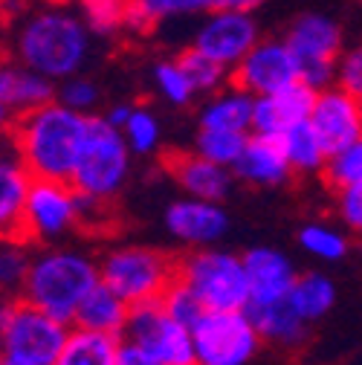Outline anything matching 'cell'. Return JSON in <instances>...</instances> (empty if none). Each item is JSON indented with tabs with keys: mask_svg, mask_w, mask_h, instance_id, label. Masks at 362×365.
<instances>
[{
	"mask_svg": "<svg viewBox=\"0 0 362 365\" xmlns=\"http://www.w3.org/2000/svg\"><path fill=\"white\" fill-rule=\"evenodd\" d=\"M6 56L26 70L61 84L81 76L93 56V35L73 6H32L9 26Z\"/></svg>",
	"mask_w": 362,
	"mask_h": 365,
	"instance_id": "6da1fadb",
	"label": "cell"
},
{
	"mask_svg": "<svg viewBox=\"0 0 362 365\" xmlns=\"http://www.w3.org/2000/svg\"><path fill=\"white\" fill-rule=\"evenodd\" d=\"M90 119L93 116L73 113L58 102L32 110L21 116L9 130L12 157L24 165L32 180L70 182Z\"/></svg>",
	"mask_w": 362,
	"mask_h": 365,
	"instance_id": "7a4b0ae2",
	"label": "cell"
},
{
	"mask_svg": "<svg viewBox=\"0 0 362 365\" xmlns=\"http://www.w3.org/2000/svg\"><path fill=\"white\" fill-rule=\"evenodd\" d=\"M99 284V258L73 244H58L47 250H35L21 302L73 328L78 307Z\"/></svg>",
	"mask_w": 362,
	"mask_h": 365,
	"instance_id": "3957f363",
	"label": "cell"
},
{
	"mask_svg": "<svg viewBox=\"0 0 362 365\" xmlns=\"http://www.w3.org/2000/svg\"><path fill=\"white\" fill-rule=\"evenodd\" d=\"M102 284L128 307L154 304L177 282V258L148 244H116L99 258Z\"/></svg>",
	"mask_w": 362,
	"mask_h": 365,
	"instance_id": "277c9868",
	"label": "cell"
},
{
	"mask_svg": "<svg viewBox=\"0 0 362 365\" xmlns=\"http://www.w3.org/2000/svg\"><path fill=\"white\" fill-rule=\"evenodd\" d=\"M177 282L206 313H235L249 307L244 255L232 250H192L177 258Z\"/></svg>",
	"mask_w": 362,
	"mask_h": 365,
	"instance_id": "5b68a950",
	"label": "cell"
},
{
	"mask_svg": "<svg viewBox=\"0 0 362 365\" xmlns=\"http://www.w3.org/2000/svg\"><path fill=\"white\" fill-rule=\"evenodd\" d=\"M130 168H133V154L125 143L122 130L110 128L102 116H93L76 171L70 177V186L87 200L110 206L128 186Z\"/></svg>",
	"mask_w": 362,
	"mask_h": 365,
	"instance_id": "8992f818",
	"label": "cell"
},
{
	"mask_svg": "<svg viewBox=\"0 0 362 365\" xmlns=\"http://www.w3.org/2000/svg\"><path fill=\"white\" fill-rule=\"evenodd\" d=\"M81 200L70 182L32 180L21 212L18 235L35 247L47 250L64 244L70 235L81 232Z\"/></svg>",
	"mask_w": 362,
	"mask_h": 365,
	"instance_id": "52a82bcc",
	"label": "cell"
},
{
	"mask_svg": "<svg viewBox=\"0 0 362 365\" xmlns=\"http://www.w3.org/2000/svg\"><path fill=\"white\" fill-rule=\"evenodd\" d=\"M255 9L258 4L252 0H217V6L200 18L192 47L232 73L261 41Z\"/></svg>",
	"mask_w": 362,
	"mask_h": 365,
	"instance_id": "ba28073f",
	"label": "cell"
},
{
	"mask_svg": "<svg viewBox=\"0 0 362 365\" xmlns=\"http://www.w3.org/2000/svg\"><path fill=\"white\" fill-rule=\"evenodd\" d=\"M70 336V325L56 322L26 302H12L4 339H0V362L4 365H56Z\"/></svg>",
	"mask_w": 362,
	"mask_h": 365,
	"instance_id": "9c48e42d",
	"label": "cell"
},
{
	"mask_svg": "<svg viewBox=\"0 0 362 365\" xmlns=\"http://www.w3.org/2000/svg\"><path fill=\"white\" fill-rule=\"evenodd\" d=\"M195 365H252L264 339L247 310L206 313L192 328Z\"/></svg>",
	"mask_w": 362,
	"mask_h": 365,
	"instance_id": "30bf717a",
	"label": "cell"
},
{
	"mask_svg": "<svg viewBox=\"0 0 362 365\" xmlns=\"http://www.w3.org/2000/svg\"><path fill=\"white\" fill-rule=\"evenodd\" d=\"M122 339L143 345L160 365H195L192 328L174 322L160 302L130 307Z\"/></svg>",
	"mask_w": 362,
	"mask_h": 365,
	"instance_id": "8fae6325",
	"label": "cell"
},
{
	"mask_svg": "<svg viewBox=\"0 0 362 365\" xmlns=\"http://www.w3.org/2000/svg\"><path fill=\"white\" fill-rule=\"evenodd\" d=\"M299 58L284 43V38H261L255 50L232 70V84L252 99H264L299 84Z\"/></svg>",
	"mask_w": 362,
	"mask_h": 365,
	"instance_id": "7c38bea8",
	"label": "cell"
},
{
	"mask_svg": "<svg viewBox=\"0 0 362 365\" xmlns=\"http://www.w3.org/2000/svg\"><path fill=\"white\" fill-rule=\"evenodd\" d=\"M165 232L192 250H212L229 232V215L220 203H203L192 197H177L162 212Z\"/></svg>",
	"mask_w": 362,
	"mask_h": 365,
	"instance_id": "4fadbf2b",
	"label": "cell"
},
{
	"mask_svg": "<svg viewBox=\"0 0 362 365\" xmlns=\"http://www.w3.org/2000/svg\"><path fill=\"white\" fill-rule=\"evenodd\" d=\"M284 43L299 58V67L307 64H336L345 53V29L339 18L328 12H301L290 21Z\"/></svg>",
	"mask_w": 362,
	"mask_h": 365,
	"instance_id": "5bb4252c",
	"label": "cell"
},
{
	"mask_svg": "<svg viewBox=\"0 0 362 365\" xmlns=\"http://www.w3.org/2000/svg\"><path fill=\"white\" fill-rule=\"evenodd\" d=\"M310 128L322 140L328 157H333L348 145H353L356 140H362V102L348 96L339 87L316 93V105L310 110Z\"/></svg>",
	"mask_w": 362,
	"mask_h": 365,
	"instance_id": "9a60e30c",
	"label": "cell"
},
{
	"mask_svg": "<svg viewBox=\"0 0 362 365\" xmlns=\"http://www.w3.org/2000/svg\"><path fill=\"white\" fill-rule=\"evenodd\" d=\"M244 269L249 287V307L287 302L299 279L293 258L276 247H249L244 252Z\"/></svg>",
	"mask_w": 362,
	"mask_h": 365,
	"instance_id": "2e32d148",
	"label": "cell"
},
{
	"mask_svg": "<svg viewBox=\"0 0 362 365\" xmlns=\"http://www.w3.org/2000/svg\"><path fill=\"white\" fill-rule=\"evenodd\" d=\"M316 105V93L310 87H304L301 81L279 90L273 96L255 99V110H252V136H264V140H281V136L307 122L310 110Z\"/></svg>",
	"mask_w": 362,
	"mask_h": 365,
	"instance_id": "e0dca14e",
	"label": "cell"
},
{
	"mask_svg": "<svg viewBox=\"0 0 362 365\" xmlns=\"http://www.w3.org/2000/svg\"><path fill=\"white\" fill-rule=\"evenodd\" d=\"M168 174L177 182V189L183 192V197L203 200V203H220L232 195L235 189V174L229 168H220L195 151L186 154H171L168 160Z\"/></svg>",
	"mask_w": 362,
	"mask_h": 365,
	"instance_id": "ac0fdd59",
	"label": "cell"
},
{
	"mask_svg": "<svg viewBox=\"0 0 362 365\" xmlns=\"http://www.w3.org/2000/svg\"><path fill=\"white\" fill-rule=\"evenodd\" d=\"M58 84H53L50 78H43L32 70H26L24 64H18L12 56H0V99H4L12 113L21 119L32 110H41L56 102Z\"/></svg>",
	"mask_w": 362,
	"mask_h": 365,
	"instance_id": "d6986e66",
	"label": "cell"
},
{
	"mask_svg": "<svg viewBox=\"0 0 362 365\" xmlns=\"http://www.w3.org/2000/svg\"><path fill=\"white\" fill-rule=\"evenodd\" d=\"M235 180L244 186L255 189H279L293 180V168L276 140H264V136H249V143L241 154V160L232 168Z\"/></svg>",
	"mask_w": 362,
	"mask_h": 365,
	"instance_id": "ffe728a7",
	"label": "cell"
},
{
	"mask_svg": "<svg viewBox=\"0 0 362 365\" xmlns=\"http://www.w3.org/2000/svg\"><path fill=\"white\" fill-rule=\"evenodd\" d=\"M252 110L255 99L235 84H229L220 93L203 99L197 110V130H229L252 136Z\"/></svg>",
	"mask_w": 362,
	"mask_h": 365,
	"instance_id": "44dd1931",
	"label": "cell"
},
{
	"mask_svg": "<svg viewBox=\"0 0 362 365\" xmlns=\"http://www.w3.org/2000/svg\"><path fill=\"white\" fill-rule=\"evenodd\" d=\"M128 316H130V307L113 290H108L105 284H99L93 293L84 299V304L78 307L73 328L122 339L125 336V328H128Z\"/></svg>",
	"mask_w": 362,
	"mask_h": 365,
	"instance_id": "7402d4cb",
	"label": "cell"
},
{
	"mask_svg": "<svg viewBox=\"0 0 362 365\" xmlns=\"http://www.w3.org/2000/svg\"><path fill=\"white\" fill-rule=\"evenodd\" d=\"M217 6V0H133L128 4V32L145 35L165 21L206 18Z\"/></svg>",
	"mask_w": 362,
	"mask_h": 365,
	"instance_id": "603a6c76",
	"label": "cell"
},
{
	"mask_svg": "<svg viewBox=\"0 0 362 365\" xmlns=\"http://www.w3.org/2000/svg\"><path fill=\"white\" fill-rule=\"evenodd\" d=\"M247 316L258 328L261 339L269 342V345H279V348L301 345L307 339V331H310V325L301 322L287 302L267 304V307H247Z\"/></svg>",
	"mask_w": 362,
	"mask_h": 365,
	"instance_id": "cb8c5ba5",
	"label": "cell"
},
{
	"mask_svg": "<svg viewBox=\"0 0 362 365\" xmlns=\"http://www.w3.org/2000/svg\"><path fill=\"white\" fill-rule=\"evenodd\" d=\"M287 304L293 307V313L301 319L304 325H313L333 310L336 284H333L331 276H325V272H299Z\"/></svg>",
	"mask_w": 362,
	"mask_h": 365,
	"instance_id": "d4e9b609",
	"label": "cell"
},
{
	"mask_svg": "<svg viewBox=\"0 0 362 365\" xmlns=\"http://www.w3.org/2000/svg\"><path fill=\"white\" fill-rule=\"evenodd\" d=\"M29 182L32 177L24 171V165L15 157L0 160V238L18 235Z\"/></svg>",
	"mask_w": 362,
	"mask_h": 365,
	"instance_id": "484cf974",
	"label": "cell"
},
{
	"mask_svg": "<svg viewBox=\"0 0 362 365\" xmlns=\"http://www.w3.org/2000/svg\"><path fill=\"white\" fill-rule=\"evenodd\" d=\"M293 174H322L328 165V151L322 145V140L316 136V130L310 128V119L290 128L281 140H279Z\"/></svg>",
	"mask_w": 362,
	"mask_h": 365,
	"instance_id": "4316f807",
	"label": "cell"
},
{
	"mask_svg": "<svg viewBox=\"0 0 362 365\" xmlns=\"http://www.w3.org/2000/svg\"><path fill=\"white\" fill-rule=\"evenodd\" d=\"M35 247H29L21 235L0 238V299L18 302L29 276Z\"/></svg>",
	"mask_w": 362,
	"mask_h": 365,
	"instance_id": "83f0119b",
	"label": "cell"
},
{
	"mask_svg": "<svg viewBox=\"0 0 362 365\" xmlns=\"http://www.w3.org/2000/svg\"><path fill=\"white\" fill-rule=\"evenodd\" d=\"M119 339L70 328L67 345L56 365H116Z\"/></svg>",
	"mask_w": 362,
	"mask_h": 365,
	"instance_id": "f1b7e54d",
	"label": "cell"
},
{
	"mask_svg": "<svg viewBox=\"0 0 362 365\" xmlns=\"http://www.w3.org/2000/svg\"><path fill=\"white\" fill-rule=\"evenodd\" d=\"M299 247L316 258V261H325V264H333V261H342L348 252H351V241L345 235V230L333 223H325V220H310L299 230Z\"/></svg>",
	"mask_w": 362,
	"mask_h": 365,
	"instance_id": "f546056e",
	"label": "cell"
},
{
	"mask_svg": "<svg viewBox=\"0 0 362 365\" xmlns=\"http://www.w3.org/2000/svg\"><path fill=\"white\" fill-rule=\"evenodd\" d=\"M180 61V67L186 70L192 87H195V93L209 99L214 93H220V90H226L232 84V73L229 70H223L220 64H214L212 58H206L203 53H197L195 47H186L180 56H174Z\"/></svg>",
	"mask_w": 362,
	"mask_h": 365,
	"instance_id": "4dcf8cb0",
	"label": "cell"
},
{
	"mask_svg": "<svg viewBox=\"0 0 362 365\" xmlns=\"http://www.w3.org/2000/svg\"><path fill=\"white\" fill-rule=\"evenodd\" d=\"M249 143L247 133H229V130H197L195 136V154L220 165V168H235V163L241 160L244 148Z\"/></svg>",
	"mask_w": 362,
	"mask_h": 365,
	"instance_id": "1f68e13d",
	"label": "cell"
},
{
	"mask_svg": "<svg viewBox=\"0 0 362 365\" xmlns=\"http://www.w3.org/2000/svg\"><path fill=\"white\" fill-rule=\"evenodd\" d=\"M122 136H125L130 154L148 157L162 143V122L148 105H133V113H130L128 125L122 128Z\"/></svg>",
	"mask_w": 362,
	"mask_h": 365,
	"instance_id": "d6a6232c",
	"label": "cell"
},
{
	"mask_svg": "<svg viewBox=\"0 0 362 365\" xmlns=\"http://www.w3.org/2000/svg\"><path fill=\"white\" fill-rule=\"evenodd\" d=\"M93 38H113L128 32V4L125 0H87L78 6Z\"/></svg>",
	"mask_w": 362,
	"mask_h": 365,
	"instance_id": "836d02e7",
	"label": "cell"
},
{
	"mask_svg": "<svg viewBox=\"0 0 362 365\" xmlns=\"http://www.w3.org/2000/svg\"><path fill=\"white\" fill-rule=\"evenodd\" d=\"M151 78H154L157 93H160L168 105H174V108H189V105L197 99V93H195V87H192L186 70L180 67L177 58H162V61H157L154 70H151Z\"/></svg>",
	"mask_w": 362,
	"mask_h": 365,
	"instance_id": "e575fe53",
	"label": "cell"
},
{
	"mask_svg": "<svg viewBox=\"0 0 362 365\" xmlns=\"http://www.w3.org/2000/svg\"><path fill=\"white\" fill-rule=\"evenodd\" d=\"M325 182L336 192H348V189H356L362 186V140H356L353 145H348L345 151L333 154L322 171Z\"/></svg>",
	"mask_w": 362,
	"mask_h": 365,
	"instance_id": "d590c367",
	"label": "cell"
},
{
	"mask_svg": "<svg viewBox=\"0 0 362 365\" xmlns=\"http://www.w3.org/2000/svg\"><path fill=\"white\" fill-rule=\"evenodd\" d=\"M56 102L64 105V108L73 110V113L96 116L93 110H99V105H102V87H99L93 78H87V76L81 73V76H73V78H67V81L58 84Z\"/></svg>",
	"mask_w": 362,
	"mask_h": 365,
	"instance_id": "8d00e7d4",
	"label": "cell"
},
{
	"mask_svg": "<svg viewBox=\"0 0 362 365\" xmlns=\"http://www.w3.org/2000/svg\"><path fill=\"white\" fill-rule=\"evenodd\" d=\"M160 304L165 307V313L174 319V322H180V325H186V328H195L200 319L206 316V310L200 307V302L180 284V282H174L171 287H168V293L160 299Z\"/></svg>",
	"mask_w": 362,
	"mask_h": 365,
	"instance_id": "74e56055",
	"label": "cell"
},
{
	"mask_svg": "<svg viewBox=\"0 0 362 365\" xmlns=\"http://www.w3.org/2000/svg\"><path fill=\"white\" fill-rule=\"evenodd\" d=\"M336 87L348 96L362 102V43L345 47V53L336 61Z\"/></svg>",
	"mask_w": 362,
	"mask_h": 365,
	"instance_id": "f35d334b",
	"label": "cell"
},
{
	"mask_svg": "<svg viewBox=\"0 0 362 365\" xmlns=\"http://www.w3.org/2000/svg\"><path fill=\"white\" fill-rule=\"evenodd\" d=\"M336 212H339V220L348 226V230L362 235V186L336 195Z\"/></svg>",
	"mask_w": 362,
	"mask_h": 365,
	"instance_id": "ab89813d",
	"label": "cell"
},
{
	"mask_svg": "<svg viewBox=\"0 0 362 365\" xmlns=\"http://www.w3.org/2000/svg\"><path fill=\"white\" fill-rule=\"evenodd\" d=\"M116 365H160L143 345L130 342V339H119L116 348Z\"/></svg>",
	"mask_w": 362,
	"mask_h": 365,
	"instance_id": "60d3db41",
	"label": "cell"
},
{
	"mask_svg": "<svg viewBox=\"0 0 362 365\" xmlns=\"http://www.w3.org/2000/svg\"><path fill=\"white\" fill-rule=\"evenodd\" d=\"M130 113H133V105L130 102H116V105H110L105 113H102V119L110 125V128H116V130H122L125 125H128V119H130Z\"/></svg>",
	"mask_w": 362,
	"mask_h": 365,
	"instance_id": "b9f144b4",
	"label": "cell"
},
{
	"mask_svg": "<svg viewBox=\"0 0 362 365\" xmlns=\"http://www.w3.org/2000/svg\"><path fill=\"white\" fill-rule=\"evenodd\" d=\"M15 122H18V116L12 113V108H9L4 99H0V133L9 136V130L15 128Z\"/></svg>",
	"mask_w": 362,
	"mask_h": 365,
	"instance_id": "7bdbcfd3",
	"label": "cell"
},
{
	"mask_svg": "<svg viewBox=\"0 0 362 365\" xmlns=\"http://www.w3.org/2000/svg\"><path fill=\"white\" fill-rule=\"evenodd\" d=\"M9 304L6 299H0V339H4V328H6V316H9Z\"/></svg>",
	"mask_w": 362,
	"mask_h": 365,
	"instance_id": "ee69618b",
	"label": "cell"
},
{
	"mask_svg": "<svg viewBox=\"0 0 362 365\" xmlns=\"http://www.w3.org/2000/svg\"><path fill=\"white\" fill-rule=\"evenodd\" d=\"M4 157H12V148H9V136L0 133V160Z\"/></svg>",
	"mask_w": 362,
	"mask_h": 365,
	"instance_id": "f6af8a7d",
	"label": "cell"
},
{
	"mask_svg": "<svg viewBox=\"0 0 362 365\" xmlns=\"http://www.w3.org/2000/svg\"><path fill=\"white\" fill-rule=\"evenodd\" d=\"M0 365H4V362H0Z\"/></svg>",
	"mask_w": 362,
	"mask_h": 365,
	"instance_id": "bcb514c9",
	"label": "cell"
}]
</instances>
